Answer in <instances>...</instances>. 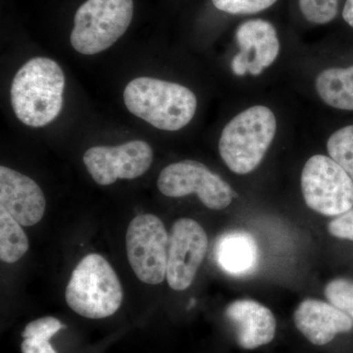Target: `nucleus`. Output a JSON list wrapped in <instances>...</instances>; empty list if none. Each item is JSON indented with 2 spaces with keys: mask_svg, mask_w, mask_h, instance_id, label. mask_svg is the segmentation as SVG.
<instances>
[{
  "mask_svg": "<svg viewBox=\"0 0 353 353\" xmlns=\"http://www.w3.org/2000/svg\"><path fill=\"white\" fill-rule=\"evenodd\" d=\"M64 88L63 71L54 60L32 58L18 70L11 83L16 117L29 127L46 126L61 112Z\"/></svg>",
  "mask_w": 353,
  "mask_h": 353,
  "instance_id": "obj_1",
  "label": "nucleus"
},
{
  "mask_svg": "<svg viewBox=\"0 0 353 353\" xmlns=\"http://www.w3.org/2000/svg\"><path fill=\"white\" fill-rule=\"evenodd\" d=\"M128 110L162 131H179L194 117L196 94L180 83L141 77L124 90Z\"/></svg>",
  "mask_w": 353,
  "mask_h": 353,
  "instance_id": "obj_2",
  "label": "nucleus"
},
{
  "mask_svg": "<svg viewBox=\"0 0 353 353\" xmlns=\"http://www.w3.org/2000/svg\"><path fill=\"white\" fill-rule=\"evenodd\" d=\"M277 120L270 108L256 105L238 114L223 129L219 152L228 168L238 175L256 169L270 148Z\"/></svg>",
  "mask_w": 353,
  "mask_h": 353,
  "instance_id": "obj_3",
  "label": "nucleus"
},
{
  "mask_svg": "<svg viewBox=\"0 0 353 353\" xmlns=\"http://www.w3.org/2000/svg\"><path fill=\"white\" fill-rule=\"evenodd\" d=\"M66 301L72 310L90 319L113 315L122 303L123 289L108 260L97 253L83 257L72 273Z\"/></svg>",
  "mask_w": 353,
  "mask_h": 353,
  "instance_id": "obj_4",
  "label": "nucleus"
},
{
  "mask_svg": "<svg viewBox=\"0 0 353 353\" xmlns=\"http://www.w3.org/2000/svg\"><path fill=\"white\" fill-rule=\"evenodd\" d=\"M132 15V0H87L74 18L72 46L85 55L108 50L126 32Z\"/></svg>",
  "mask_w": 353,
  "mask_h": 353,
  "instance_id": "obj_5",
  "label": "nucleus"
},
{
  "mask_svg": "<svg viewBox=\"0 0 353 353\" xmlns=\"http://www.w3.org/2000/svg\"><path fill=\"white\" fill-rule=\"evenodd\" d=\"M301 190L309 208L339 216L353 208V181L333 158L314 155L304 165Z\"/></svg>",
  "mask_w": 353,
  "mask_h": 353,
  "instance_id": "obj_6",
  "label": "nucleus"
},
{
  "mask_svg": "<svg viewBox=\"0 0 353 353\" xmlns=\"http://www.w3.org/2000/svg\"><path fill=\"white\" fill-rule=\"evenodd\" d=\"M127 255L137 277L148 285H159L166 278L169 236L157 216L141 214L128 228Z\"/></svg>",
  "mask_w": 353,
  "mask_h": 353,
  "instance_id": "obj_7",
  "label": "nucleus"
},
{
  "mask_svg": "<svg viewBox=\"0 0 353 353\" xmlns=\"http://www.w3.org/2000/svg\"><path fill=\"white\" fill-rule=\"evenodd\" d=\"M157 187L161 194L169 197L196 194L202 203L213 210L227 208L234 194L229 183L194 160H183L165 167L158 176Z\"/></svg>",
  "mask_w": 353,
  "mask_h": 353,
  "instance_id": "obj_8",
  "label": "nucleus"
},
{
  "mask_svg": "<svg viewBox=\"0 0 353 353\" xmlns=\"http://www.w3.org/2000/svg\"><path fill=\"white\" fill-rule=\"evenodd\" d=\"M94 182L109 185L118 179L139 178L152 166V146L143 141H132L117 146H94L83 157Z\"/></svg>",
  "mask_w": 353,
  "mask_h": 353,
  "instance_id": "obj_9",
  "label": "nucleus"
},
{
  "mask_svg": "<svg viewBox=\"0 0 353 353\" xmlns=\"http://www.w3.org/2000/svg\"><path fill=\"white\" fill-rule=\"evenodd\" d=\"M208 238L196 221L182 218L169 234L166 278L174 290H185L196 278L208 252Z\"/></svg>",
  "mask_w": 353,
  "mask_h": 353,
  "instance_id": "obj_10",
  "label": "nucleus"
},
{
  "mask_svg": "<svg viewBox=\"0 0 353 353\" xmlns=\"http://www.w3.org/2000/svg\"><path fill=\"white\" fill-rule=\"evenodd\" d=\"M240 52L232 60L234 75L245 76L246 72L259 76L277 59L280 41L277 31L268 21H246L236 30Z\"/></svg>",
  "mask_w": 353,
  "mask_h": 353,
  "instance_id": "obj_11",
  "label": "nucleus"
},
{
  "mask_svg": "<svg viewBox=\"0 0 353 353\" xmlns=\"http://www.w3.org/2000/svg\"><path fill=\"white\" fill-rule=\"evenodd\" d=\"M46 197L38 183L8 167H0V208L21 226L38 224L46 211Z\"/></svg>",
  "mask_w": 353,
  "mask_h": 353,
  "instance_id": "obj_12",
  "label": "nucleus"
},
{
  "mask_svg": "<svg viewBox=\"0 0 353 353\" xmlns=\"http://www.w3.org/2000/svg\"><path fill=\"white\" fill-rule=\"evenodd\" d=\"M296 328L310 343L324 345L338 334L348 333L353 328L350 316L333 304L316 299H305L294 312Z\"/></svg>",
  "mask_w": 353,
  "mask_h": 353,
  "instance_id": "obj_13",
  "label": "nucleus"
},
{
  "mask_svg": "<svg viewBox=\"0 0 353 353\" xmlns=\"http://www.w3.org/2000/svg\"><path fill=\"white\" fill-rule=\"evenodd\" d=\"M227 319L236 330V341L241 348H254L273 341L277 328L270 309L252 299L234 301L226 309Z\"/></svg>",
  "mask_w": 353,
  "mask_h": 353,
  "instance_id": "obj_14",
  "label": "nucleus"
},
{
  "mask_svg": "<svg viewBox=\"0 0 353 353\" xmlns=\"http://www.w3.org/2000/svg\"><path fill=\"white\" fill-rule=\"evenodd\" d=\"M216 263L228 275L245 277L259 267L257 241L245 231H230L219 236L214 245Z\"/></svg>",
  "mask_w": 353,
  "mask_h": 353,
  "instance_id": "obj_15",
  "label": "nucleus"
},
{
  "mask_svg": "<svg viewBox=\"0 0 353 353\" xmlns=\"http://www.w3.org/2000/svg\"><path fill=\"white\" fill-rule=\"evenodd\" d=\"M315 88L325 103L341 110H353V66L324 70L316 78Z\"/></svg>",
  "mask_w": 353,
  "mask_h": 353,
  "instance_id": "obj_16",
  "label": "nucleus"
},
{
  "mask_svg": "<svg viewBox=\"0 0 353 353\" xmlns=\"http://www.w3.org/2000/svg\"><path fill=\"white\" fill-rule=\"evenodd\" d=\"M29 250V240L22 226L6 209L0 208V259L12 264Z\"/></svg>",
  "mask_w": 353,
  "mask_h": 353,
  "instance_id": "obj_17",
  "label": "nucleus"
},
{
  "mask_svg": "<svg viewBox=\"0 0 353 353\" xmlns=\"http://www.w3.org/2000/svg\"><path fill=\"white\" fill-rule=\"evenodd\" d=\"M327 148L333 158L353 181V125L334 132L328 139Z\"/></svg>",
  "mask_w": 353,
  "mask_h": 353,
  "instance_id": "obj_18",
  "label": "nucleus"
},
{
  "mask_svg": "<svg viewBox=\"0 0 353 353\" xmlns=\"http://www.w3.org/2000/svg\"><path fill=\"white\" fill-rule=\"evenodd\" d=\"M325 296L329 303L353 320V282L347 279H334L327 285Z\"/></svg>",
  "mask_w": 353,
  "mask_h": 353,
  "instance_id": "obj_19",
  "label": "nucleus"
},
{
  "mask_svg": "<svg viewBox=\"0 0 353 353\" xmlns=\"http://www.w3.org/2000/svg\"><path fill=\"white\" fill-rule=\"evenodd\" d=\"M299 7L309 22L324 25L336 17L339 0H299Z\"/></svg>",
  "mask_w": 353,
  "mask_h": 353,
  "instance_id": "obj_20",
  "label": "nucleus"
},
{
  "mask_svg": "<svg viewBox=\"0 0 353 353\" xmlns=\"http://www.w3.org/2000/svg\"><path fill=\"white\" fill-rule=\"evenodd\" d=\"M216 8L229 14H254L261 12L277 0H212Z\"/></svg>",
  "mask_w": 353,
  "mask_h": 353,
  "instance_id": "obj_21",
  "label": "nucleus"
},
{
  "mask_svg": "<svg viewBox=\"0 0 353 353\" xmlns=\"http://www.w3.org/2000/svg\"><path fill=\"white\" fill-rule=\"evenodd\" d=\"M65 328L61 321L54 317H43L34 320L26 326L22 336L50 341L60 330Z\"/></svg>",
  "mask_w": 353,
  "mask_h": 353,
  "instance_id": "obj_22",
  "label": "nucleus"
},
{
  "mask_svg": "<svg viewBox=\"0 0 353 353\" xmlns=\"http://www.w3.org/2000/svg\"><path fill=\"white\" fill-rule=\"evenodd\" d=\"M329 233L336 238L353 241V208L336 216L328 225Z\"/></svg>",
  "mask_w": 353,
  "mask_h": 353,
  "instance_id": "obj_23",
  "label": "nucleus"
},
{
  "mask_svg": "<svg viewBox=\"0 0 353 353\" xmlns=\"http://www.w3.org/2000/svg\"><path fill=\"white\" fill-rule=\"evenodd\" d=\"M22 353H57L50 341L39 339H24L21 345Z\"/></svg>",
  "mask_w": 353,
  "mask_h": 353,
  "instance_id": "obj_24",
  "label": "nucleus"
},
{
  "mask_svg": "<svg viewBox=\"0 0 353 353\" xmlns=\"http://www.w3.org/2000/svg\"><path fill=\"white\" fill-rule=\"evenodd\" d=\"M343 17L350 27L353 28V0H347L343 7Z\"/></svg>",
  "mask_w": 353,
  "mask_h": 353,
  "instance_id": "obj_25",
  "label": "nucleus"
}]
</instances>
